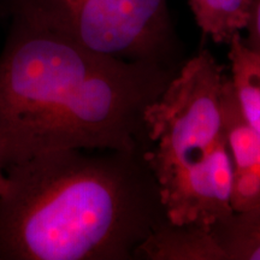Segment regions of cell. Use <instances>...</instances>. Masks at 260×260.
<instances>
[{
    "label": "cell",
    "instance_id": "cell-1",
    "mask_svg": "<svg viewBox=\"0 0 260 260\" xmlns=\"http://www.w3.org/2000/svg\"><path fill=\"white\" fill-rule=\"evenodd\" d=\"M178 69L105 56L12 19L0 54V164L64 148L142 151L145 110Z\"/></svg>",
    "mask_w": 260,
    "mask_h": 260
},
{
    "label": "cell",
    "instance_id": "cell-2",
    "mask_svg": "<svg viewBox=\"0 0 260 260\" xmlns=\"http://www.w3.org/2000/svg\"><path fill=\"white\" fill-rule=\"evenodd\" d=\"M165 219L142 151L53 149L6 169L0 260H134Z\"/></svg>",
    "mask_w": 260,
    "mask_h": 260
},
{
    "label": "cell",
    "instance_id": "cell-3",
    "mask_svg": "<svg viewBox=\"0 0 260 260\" xmlns=\"http://www.w3.org/2000/svg\"><path fill=\"white\" fill-rule=\"evenodd\" d=\"M226 69L207 48L187 58L144 113L142 154L169 222L210 229L233 212L223 112Z\"/></svg>",
    "mask_w": 260,
    "mask_h": 260
},
{
    "label": "cell",
    "instance_id": "cell-4",
    "mask_svg": "<svg viewBox=\"0 0 260 260\" xmlns=\"http://www.w3.org/2000/svg\"><path fill=\"white\" fill-rule=\"evenodd\" d=\"M12 19L105 56L178 69L180 41L168 0H0Z\"/></svg>",
    "mask_w": 260,
    "mask_h": 260
},
{
    "label": "cell",
    "instance_id": "cell-5",
    "mask_svg": "<svg viewBox=\"0 0 260 260\" xmlns=\"http://www.w3.org/2000/svg\"><path fill=\"white\" fill-rule=\"evenodd\" d=\"M223 112L233 164L232 209L241 212L260 205V134L243 116L229 71L223 88Z\"/></svg>",
    "mask_w": 260,
    "mask_h": 260
},
{
    "label": "cell",
    "instance_id": "cell-6",
    "mask_svg": "<svg viewBox=\"0 0 260 260\" xmlns=\"http://www.w3.org/2000/svg\"><path fill=\"white\" fill-rule=\"evenodd\" d=\"M134 260H224L210 229L162 220L140 245Z\"/></svg>",
    "mask_w": 260,
    "mask_h": 260
},
{
    "label": "cell",
    "instance_id": "cell-7",
    "mask_svg": "<svg viewBox=\"0 0 260 260\" xmlns=\"http://www.w3.org/2000/svg\"><path fill=\"white\" fill-rule=\"evenodd\" d=\"M229 76L247 122L260 134V54L247 45L241 34L228 44Z\"/></svg>",
    "mask_w": 260,
    "mask_h": 260
},
{
    "label": "cell",
    "instance_id": "cell-8",
    "mask_svg": "<svg viewBox=\"0 0 260 260\" xmlns=\"http://www.w3.org/2000/svg\"><path fill=\"white\" fill-rule=\"evenodd\" d=\"M224 260H260V205L233 212L211 228Z\"/></svg>",
    "mask_w": 260,
    "mask_h": 260
},
{
    "label": "cell",
    "instance_id": "cell-9",
    "mask_svg": "<svg viewBox=\"0 0 260 260\" xmlns=\"http://www.w3.org/2000/svg\"><path fill=\"white\" fill-rule=\"evenodd\" d=\"M252 0H188L198 27L216 44L228 45L245 30Z\"/></svg>",
    "mask_w": 260,
    "mask_h": 260
},
{
    "label": "cell",
    "instance_id": "cell-10",
    "mask_svg": "<svg viewBox=\"0 0 260 260\" xmlns=\"http://www.w3.org/2000/svg\"><path fill=\"white\" fill-rule=\"evenodd\" d=\"M245 40L249 47L260 54V0H252L248 22L245 28Z\"/></svg>",
    "mask_w": 260,
    "mask_h": 260
},
{
    "label": "cell",
    "instance_id": "cell-11",
    "mask_svg": "<svg viewBox=\"0 0 260 260\" xmlns=\"http://www.w3.org/2000/svg\"><path fill=\"white\" fill-rule=\"evenodd\" d=\"M6 184V174L3 172V165L0 164V195H2L3 191H4Z\"/></svg>",
    "mask_w": 260,
    "mask_h": 260
}]
</instances>
